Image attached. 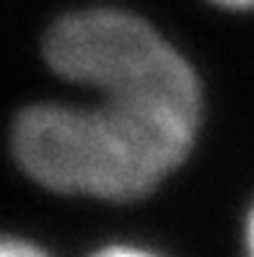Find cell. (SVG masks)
Here are the masks:
<instances>
[{
    "label": "cell",
    "mask_w": 254,
    "mask_h": 257,
    "mask_svg": "<svg viewBox=\"0 0 254 257\" xmlns=\"http://www.w3.org/2000/svg\"><path fill=\"white\" fill-rule=\"evenodd\" d=\"M44 60L99 99L37 104L16 117L13 159L34 182L60 195L135 200L184 161L200 125V86L151 24L117 8L68 13L44 37Z\"/></svg>",
    "instance_id": "1"
},
{
    "label": "cell",
    "mask_w": 254,
    "mask_h": 257,
    "mask_svg": "<svg viewBox=\"0 0 254 257\" xmlns=\"http://www.w3.org/2000/svg\"><path fill=\"white\" fill-rule=\"evenodd\" d=\"M0 257H47L42 249H37L34 244L26 241H16V239H6L0 244Z\"/></svg>",
    "instance_id": "2"
},
{
    "label": "cell",
    "mask_w": 254,
    "mask_h": 257,
    "mask_svg": "<svg viewBox=\"0 0 254 257\" xmlns=\"http://www.w3.org/2000/svg\"><path fill=\"white\" fill-rule=\"evenodd\" d=\"M94 257H153V254L140 252V249H132V247H109V249H101Z\"/></svg>",
    "instance_id": "3"
},
{
    "label": "cell",
    "mask_w": 254,
    "mask_h": 257,
    "mask_svg": "<svg viewBox=\"0 0 254 257\" xmlns=\"http://www.w3.org/2000/svg\"><path fill=\"white\" fill-rule=\"evenodd\" d=\"M223 8H254V0H210Z\"/></svg>",
    "instance_id": "4"
},
{
    "label": "cell",
    "mask_w": 254,
    "mask_h": 257,
    "mask_svg": "<svg viewBox=\"0 0 254 257\" xmlns=\"http://www.w3.org/2000/svg\"><path fill=\"white\" fill-rule=\"evenodd\" d=\"M246 244H249V257H254V210H251L249 223H246Z\"/></svg>",
    "instance_id": "5"
}]
</instances>
